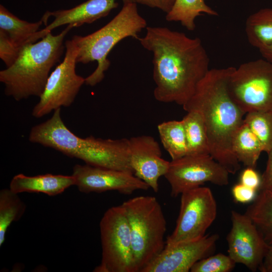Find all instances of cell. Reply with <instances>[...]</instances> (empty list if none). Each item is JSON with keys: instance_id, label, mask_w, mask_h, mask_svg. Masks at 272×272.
I'll return each instance as SVG.
<instances>
[{"instance_id": "30", "label": "cell", "mask_w": 272, "mask_h": 272, "mask_svg": "<svg viewBox=\"0 0 272 272\" xmlns=\"http://www.w3.org/2000/svg\"><path fill=\"white\" fill-rule=\"evenodd\" d=\"M240 183L255 190L259 189L261 183V177L254 168L247 167L240 176Z\"/></svg>"}, {"instance_id": "23", "label": "cell", "mask_w": 272, "mask_h": 272, "mask_svg": "<svg viewBox=\"0 0 272 272\" xmlns=\"http://www.w3.org/2000/svg\"><path fill=\"white\" fill-rule=\"evenodd\" d=\"M182 120L186 138L187 155L210 154L207 129L200 113L196 111L187 112Z\"/></svg>"}, {"instance_id": "27", "label": "cell", "mask_w": 272, "mask_h": 272, "mask_svg": "<svg viewBox=\"0 0 272 272\" xmlns=\"http://www.w3.org/2000/svg\"><path fill=\"white\" fill-rule=\"evenodd\" d=\"M236 262L228 255L218 253L206 257L196 262L191 267V272H229Z\"/></svg>"}, {"instance_id": "34", "label": "cell", "mask_w": 272, "mask_h": 272, "mask_svg": "<svg viewBox=\"0 0 272 272\" xmlns=\"http://www.w3.org/2000/svg\"><path fill=\"white\" fill-rule=\"evenodd\" d=\"M258 50L264 59L272 63V43Z\"/></svg>"}, {"instance_id": "21", "label": "cell", "mask_w": 272, "mask_h": 272, "mask_svg": "<svg viewBox=\"0 0 272 272\" xmlns=\"http://www.w3.org/2000/svg\"><path fill=\"white\" fill-rule=\"evenodd\" d=\"M245 31L249 44L258 49L272 43V8H263L246 19Z\"/></svg>"}, {"instance_id": "16", "label": "cell", "mask_w": 272, "mask_h": 272, "mask_svg": "<svg viewBox=\"0 0 272 272\" xmlns=\"http://www.w3.org/2000/svg\"><path fill=\"white\" fill-rule=\"evenodd\" d=\"M128 139L134 175L157 192L159 179L167 172L170 162L162 158L159 144L153 137L142 135Z\"/></svg>"}, {"instance_id": "9", "label": "cell", "mask_w": 272, "mask_h": 272, "mask_svg": "<svg viewBox=\"0 0 272 272\" xmlns=\"http://www.w3.org/2000/svg\"><path fill=\"white\" fill-rule=\"evenodd\" d=\"M64 58L50 74L39 101L33 108L32 115L40 118L61 107H69L78 94L85 78L76 72L78 47L72 40L65 43Z\"/></svg>"}, {"instance_id": "24", "label": "cell", "mask_w": 272, "mask_h": 272, "mask_svg": "<svg viewBox=\"0 0 272 272\" xmlns=\"http://www.w3.org/2000/svg\"><path fill=\"white\" fill-rule=\"evenodd\" d=\"M161 143L172 160L187 155L185 129L182 120H170L158 125Z\"/></svg>"}, {"instance_id": "5", "label": "cell", "mask_w": 272, "mask_h": 272, "mask_svg": "<svg viewBox=\"0 0 272 272\" xmlns=\"http://www.w3.org/2000/svg\"><path fill=\"white\" fill-rule=\"evenodd\" d=\"M123 4L120 12L106 25L90 34L75 35L72 39L78 49L77 63L97 62L95 70L85 78L87 85L94 86L103 80L110 65L108 55L118 42L127 37L138 39L139 33L147 27L136 3Z\"/></svg>"}, {"instance_id": "8", "label": "cell", "mask_w": 272, "mask_h": 272, "mask_svg": "<svg viewBox=\"0 0 272 272\" xmlns=\"http://www.w3.org/2000/svg\"><path fill=\"white\" fill-rule=\"evenodd\" d=\"M99 226L102 258L94 271L134 272L130 228L121 205L108 209Z\"/></svg>"}, {"instance_id": "13", "label": "cell", "mask_w": 272, "mask_h": 272, "mask_svg": "<svg viewBox=\"0 0 272 272\" xmlns=\"http://www.w3.org/2000/svg\"><path fill=\"white\" fill-rule=\"evenodd\" d=\"M72 175L78 190L85 193L115 190L129 195L134 191L147 190L150 188L133 173L86 164L75 165Z\"/></svg>"}, {"instance_id": "6", "label": "cell", "mask_w": 272, "mask_h": 272, "mask_svg": "<svg viewBox=\"0 0 272 272\" xmlns=\"http://www.w3.org/2000/svg\"><path fill=\"white\" fill-rule=\"evenodd\" d=\"M121 205L130 228L134 270L141 272L165 246L166 221L155 196H135Z\"/></svg>"}, {"instance_id": "1", "label": "cell", "mask_w": 272, "mask_h": 272, "mask_svg": "<svg viewBox=\"0 0 272 272\" xmlns=\"http://www.w3.org/2000/svg\"><path fill=\"white\" fill-rule=\"evenodd\" d=\"M138 40L153 54L155 99L183 106L210 70V58L201 40L167 27L148 26L145 35Z\"/></svg>"}, {"instance_id": "33", "label": "cell", "mask_w": 272, "mask_h": 272, "mask_svg": "<svg viewBox=\"0 0 272 272\" xmlns=\"http://www.w3.org/2000/svg\"><path fill=\"white\" fill-rule=\"evenodd\" d=\"M259 269L262 272H272V244L268 246Z\"/></svg>"}, {"instance_id": "2", "label": "cell", "mask_w": 272, "mask_h": 272, "mask_svg": "<svg viewBox=\"0 0 272 272\" xmlns=\"http://www.w3.org/2000/svg\"><path fill=\"white\" fill-rule=\"evenodd\" d=\"M234 66L210 69L197 84L189 100L182 106L187 112L201 115L207 129L210 155L230 174L240 168L232 149L233 136L246 114L230 97L227 89Z\"/></svg>"}, {"instance_id": "3", "label": "cell", "mask_w": 272, "mask_h": 272, "mask_svg": "<svg viewBox=\"0 0 272 272\" xmlns=\"http://www.w3.org/2000/svg\"><path fill=\"white\" fill-rule=\"evenodd\" d=\"M30 142L57 150L63 154L98 167L128 172L134 174L130 162L129 139H103L92 135L82 138L65 125L60 108L47 120L34 126Z\"/></svg>"}, {"instance_id": "17", "label": "cell", "mask_w": 272, "mask_h": 272, "mask_svg": "<svg viewBox=\"0 0 272 272\" xmlns=\"http://www.w3.org/2000/svg\"><path fill=\"white\" fill-rule=\"evenodd\" d=\"M73 185H75V179L72 175L46 174L29 176L19 174L13 177L9 188L17 194L24 192H36L55 196Z\"/></svg>"}, {"instance_id": "15", "label": "cell", "mask_w": 272, "mask_h": 272, "mask_svg": "<svg viewBox=\"0 0 272 272\" xmlns=\"http://www.w3.org/2000/svg\"><path fill=\"white\" fill-rule=\"evenodd\" d=\"M121 1L123 3L133 2V0ZM118 6L116 0H88L70 9L46 11L41 19L46 27L34 34L30 42H36L53 29L62 25H70L74 28L92 23L107 16Z\"/></svg>"}, {"instance_id": "32", "label": "cell", "mask_w": 272, "mask_h": 272, "mask_svg": "<svg viewBox=\"0 0 272 272\" xmlns=\"http://www.w3.org/2000/svg\"><path fill=\"white\" fill-rule=\"evenodd\" d=\"M176 0H133L136 4L145 5L151 8H158L168 13L172 9Z\"/></svg>"}, {"instance_id": "19", "label": "cell", "mask_w": 272, "mask_h": 272, "mask_svg": "<svg viewBox=\"0 0 272 272\" xmlns=\"http://www.w3.org/2000/svg\"><path fill=\"white\" fill-rule=\"evenodd\" d=\"M41 20L31 23L20 19L0 5V30L4 31L12 42L22 48L30 43L31 37L39 31Z\"/></svg>"}, {"instance_id": "10", "label": "cell", "mask_w": 272, "mask_h": 272, "mask_svg": "<svg viewBox=\"0 0 272 272\" xmlns=\"http://www.w3.org/2000/svg\"><path fill=\"white\" fill-rule=\"evenodd\" d=\"M217 214L216 201L210 188L199 186L182 192L176 226L165 245L202 238Z\"/></svg>"}, {"instance_id": "26", "label": "cell", "mask_w": 272, "mask_h": 272, "mask_svg": "<svg viewBox=\"0 0 272 272\" xmlns=\"http://www.w3.org/2000/svg\"><path fill=\"white\" fill-rule=\"evenodd\" d=\"M243 122L257 137L267 153L272 149V112L252 111L246 114Z\"/></svg>"}, {"instance_id": "18", "label": "cell", "mask_w": 272, "mask_h": 272, "mask_svg": "<svg viewBox=\"0 0 272 272\" xmlns=\"http://www.w3.org/2000/svg\"><path fill=\"white\" fill-rule=\"evenodd\" d=\"M232 149L240 163L254 168L260 154L264 151L258 139L244 122L233 136Z\"/></svg>"}, {"instance_id": "28", "label": "cell", "mask_w": 272, "mask_h": 272, "mask_svg": "<svg viewBox=\"0 0 272 272\" xmlns=\"http://www.w3.org/2000/svg\"><path fill=\"white\" fill-rule=\"evenodd\" d=\"M22 48L14 44L7 34L0 30V58L7 67L11 66L16 61Z\"/></svg>"}, {"instance_id": "31", "label": "cell", "mask_w": 272, "mask_h": 272, "mask_svg": "<svg viewBox=\"0 0 272 272\" xmlns=\"http://www.w3.org/2000/svg\"><path fill=\"white\" fill-rule=\"evenodd\" d=\"M268 159L266 167L261 177L259 190L272 192V149L267 153Z\"/></svg>"}, {"instance_id": "29", "label": "cell", "mask_w": 272, "mask_h": 272, "mask_svg": "<svg viewBox=\"0 0 272 272\" xmlns=\"http://www.w3.org/2000/svg\"><path fill=\"white\" fill-rule=\"evenodd\" d=\"M256 190L240 182L233 187L232 193L235 201L245 203L251 202L255 199L256 196Z\"/></svg>"}, {"instance_id": "20", "label": "cell", "mask_w": 272, "mask_h": 272, "mask_svg": "<svg viewBox=\"0 0 272 272\" xmlns=\"http://www.w3.org/2000/svg\"><path fill=\"white\" fill-rule=\"evenodd\" d=\"M202 14L218 15L205 0H176L171 10L166 14V20L168 22H179L188 31H192L196 27V18Z\"/></svg>"}, {"instance_id": "22", "label": "cell", "mask_w": 272, "mask_h": 272, "mask_svg": "<svg viewBox=\"0 0 272 272\" xmlns=\"http://www.w3.org/2000/svg\"><path fill=\"white\" fill-rule=\"evenodd\" d=\"M245 214L256 226L268 245L272 244V192L259 190Z\"/></svg>"}, {"instance_id": "25", "label": "cell", "mask_w": 272, "mask_h": 272, "mask_svg": "<svg viewBox=\"0 0 272 272\" xmlns=\"http://www.w3.org/2000/svg\"><path fill=\"white\" fill-rule=\"evenodd\" d=\"M26 206L18 194L10 188L0 191V246L4 244L8 228L19 220L26 211Z\"/></svg>"}, {"instance_id": "4", "label": "cell", "mask_w": 272, "mask_h": 272, "mask_svg": "<svg viewBox=\"0 0 272 272\" xmlns=\"http://www.w3.org/2000/svg\"><path fill=\"white\" fill-rule=\"evenodd\" d=\"M72 27L67 25L59 34L48 33L37 42L25 45L16 61L0 71V81L6 96L19 101L31 96L40 97L52 67L60 61L63 40Z\"/></svg>"}, {"instance_id": "7", "label": "cell", "mask_w": 272, "mask_h": 272, "mask_svg": "<svg viewBox=\"0 0 272 272\" xmlns=\"http://www.w3.org/2000/svg\"><path fill=\"white\" fill-rule=\"evenodd\" d=\"M227 89L231 99L245 114L272 112V63L261 58L235 67Z\"/></svg>"}, {"instance_id": "11", "label": "cell", "mask_w": 272, "mask_h": 272, "mask_svg": "<svg viewBox=\"0 0 272 272\" xmlns=\"http://www.w3.org/2000/svg\"><path fill=\"white\" fill-rule=\"evenodd\" d=\"M229 174L210 154L187 155L171 160L164 177L170 184L171 195L176 197L207 182L227 185Z\"/></svg>"}, {"instance_id": "12", "label": "cell", "mask_w": 272, "mask_h": 272, "mask_svg": "<svg viewBox=\"0 0 272 272\" xmlns=\"http://www.w3.org/2000/svg\"><path fill=\"white\" fill-rule=\"evenodd\" d=\"M232 227L226 239L228 255L252 271L259 269L269 245L245 214L231 212Z\"/></svg>"}, {"instance_id": "14", "label": "cell", "mask_w": 272, "mask_h": 272, "mask_svg": "<svg viewBox=\"0 0 272 272\" xmlns=\"http://www.w3.org/2000/svg\"><path fill=\"white\" fill-rule=\"evenodd\" d=\"M219 239L217 234L198 239L165 245L141 272H188L199 260L211 253Z\"/></svg>"}]
</instances>
